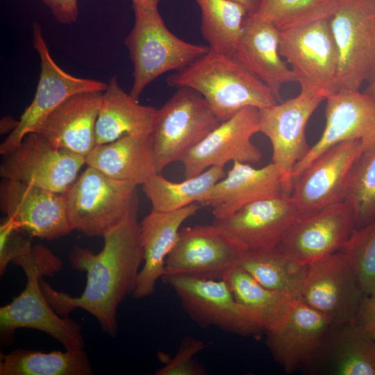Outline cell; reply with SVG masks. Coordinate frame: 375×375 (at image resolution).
I'll return each instance as SVG.
<instances>
[{"instance_id":"obj_1","label":"cell","mask_w":375,"mask_h":375,"mask_svg":"<svg viewBox=\"0 0 375 375\" xmlns=\"http://www.w3.org/2000/svg\"><path fill=\"white\" fill-rule=\"evenodd\" d=\"M103 238V249L97 253L77 245L70 253L72 267L87 274L81 296L58 292L43 277L40 286L48 303L60 316L69 317L73 310L81 308L97 319L103 331L115 336L117 308L128 294H133L144 261L138 208Z\"/></svg>"},{"instance_id":"obj_2","label":"cell","mask_w":375,"mask_h":375,"mask_svg":"<svg viewBox=\"0 0 375 375\" xmlns=\"http://www.w3.org/2000/svg\"><path fill=\"white\" fill-rule=\"evenodd\" d=\"M169 87H187L205 99L220 122L247 107H268L277 100L270 89L231 53L210 49L166 78Z\"/></svg>"},{"instance_id":"obj_3","label":"cell","mask_w":375,"mask_h":375,"mask_svg":"<svg viewBox=\"0 0 375 375\" xmlns=\"http://www.w3.org/2000/svg\"><path fill=\"white\" fill-rule=\"evenodd\" d=\"M133 26L124 40L133 65L130 95L138 100L144 90L163 74L178 71L207 52L208 47L185 41L165 25L158 8L133 4Z\"/></svg>"},{"instance_id":"obj_4","label":"cell","mask_w":375,"mask_h":375,"mask_svg":"<svg viewBox=\"0 0 375 375\" xmlns=\"http://www.w3.org/2000/svg\"><path fill=\"white\" fill-rule=\"evenodd\" d=\"M137 187L88 166L63 194L72 229L103 237L138 207Z\"/></svg>"},{"instance_id":"obj_5","label":"cell","mask_w":375,"mask_h":375,"mask_svg":"<svg viewBox=\"0 0 375 375\" xmlns=\"http://www.w3.org/2000/svg\"><path fill=\"white\" fill-rule=\"evenodd\" d=\"M160 108L151 140L158 173L183 157L220 122L205 99L194 90L181 87Z\"/></svg>"},{"instance_id":"obj_6","label":"cell","mask_w":375,"mask_h":375,"mask_svg":"<svg viewBox=\"0 0 375 375\" xmlns=\"http://www.w3.org/2000/svg\"><path fill=\"white\" fill-rule=\"evenodd\" d=\"M279 53L301 93L326 99L338 92V53L329 19L279 31Z\"/></svg>"},{"instance_id":"obj_7","label":"cell","mask_w":375,"mask_h":375,"mask_svg":"<svg viewBox=\"0 0 375 375\" xmlns=\"http://www.w3.org/2000/svg\"><path fill=\"white\" fill-rule=\"evenodd\" d=\"M329 24L337 46L338 91L375 79V0H342Z\"/></svg>"},{"instance_id":"obj_8","label":"cell","mask_w":375,"mask_h":375,"mask_svg":"<svg viewBox=\"0 0 375 375\" xmlns=\"http://www.w3.org/2000/svg\"><path fill=\"white\" fill-rule=\"evenodd\" d=\"M247 251L233 236L213 223L183 227L166 259L162 278L224 279L239 266Z\"/></svg>"},{"instance_id":"obj_9","label":"cell","mask_w":375,"mask_h":375,"mask_svg":"<svg viewBox=\"0 0 375 375\" xmlns=\"http://www.w3.org/2000/svg\"><path fill=\"white\" fill-rule=\"evenodd\" d=\"M33 39L40 60L36 92L21 115L17 127L1 142L2 156L19 146L26 135L36 132L48 115L67 99L83 92H103L107 88L103 81L76 77L60 68L51 57L38 22L33 24Z\"/></svg>"},{"instance_id":"obj_10","label":"cell","mask_w":375,"mask_h":375,"mask_svg":"<svg viewBox=\"0 0 375 375\" xmlns=\"http://www.w3.org/2000/svg\"><path fill=\"white\" fill-rule=\"evenodd\" d=\"M161 280L171 286L183 310L201 326H215L240 336L262 333L248 310L237 301L225 279L172 276Z\"/></svg>"},{"instance_id":"obj_11","label":"cell","mask_w":375,"mask_h":375,"mask_svg":"<svg viewBox=\"0 0 375 375\" xmlns=\"http://www.w3.org/2000/svg\"><path fill=\"white\" fill-rule=\"evenodd\" d=\"M0 176L64 194L77 179L85 157L53 146L41 134L26 135L3 156Z\"/></svg>"},{"instance_id":"obj_12","label":"cell","mask_w":375,"mask_h":375,"mask_svg":"<svg viewBox=\"0 0 375 375\" xmlns=\"http://www.w3.org/2000/svg\"><path fill=\"white\" fill-rule=\"evenodd\" d=\"M324 100L299 92L295 97L259 109L260 133L270 141L272 162L279 171L285 194H292L293 169L310 149L306 137L308 120Z\"/></svg>"},{"instance_id":"obj_13","label":"cell","mask_w":375,"mask_h":375,"mask_svg":"<svg viewBox=\"0 0 375 375\" xmlns=\"http://www.w3.org/2000/svg\"><path fill=\"white\" fill-rule=\"evenodd\" d=\"M365 296L351 265L338 251L309 266L299 299L339 326L355 322Z\"/></svg>"},{"instance_id":"obj_14","label":"cell","mask_w":375,"mask_h":375,"mask_svg":"<svg viewBox=\"0 0 375 375\" xmlns=\"http://www.w3.org/2000/svg\"><path fill=\"white\" fill-rule=\"evenodd\" d=\"M356 228L354 212L342 201L300 215L276 248L292 259L310 265L338 251Z\"/></svg>"},{"instance_id":"obj_15","label":"cell","mask_w":375,"mask_h":375,"mask_svg":"<svg viewBox=\"0 0 375 375\" xmlns=\"http://www.w3.org/2000/svg\"><path fill=\"white\" fill-rule=\"evenodd\" d=\"M24 290L9 303L0 308L1 345L12 342L19 328H33L50 335L67 350L85 347L81 325L69 317L58 314L48 303L40 286L43 277L37 269L24 271Z\"/></svg>"},{"instance_id":"obj_16","label":"cell","mask_w":375,"mask_h":375,"mask_svg":"<svg viewBox=\"0 0 375 375\" xmlns=\"http://www.w3.org/2000/svg\"><path fill=\"white\" fill-rule=\"evenodd\" d=\"M364 151L360 140L341 142L324 151L296 176L291 197L300 215L342 201L351 170Z\"/></svg>"},{"instance_id":"obj_17","label":"cell","mask_w":375,"mask_h":375,"mask_svg":"<svg viewBox=\"0 0 375 375\" xmlns=\"http://www.w3.org/2000/svg\"><path fill=\"white\" fill-rule=\"evenodd\" d=\"M260 133L259 109H242L211 131L182 158L185 178L197 176L212 167H224L229 162L255 164L262 153L252 142Z\"/></svg>"},{"instance_id":"obj_18","label":"cell","mask_w":375,"mask_h":375,"mask_svg":"<svg viewBox=\"0 0 375 375\" xmlns=\"http://www.w3.org/2000/svg\"><path fill=\"white\" fill-rule=\"evenodd\" d=\"M0 209L30 237L52 240L73 231L64 194L38 186L3 178Z\"/></svg>"},{"instance_id":"obj_19","label":"cell","mask_w":375,"mask_h":375,"mask_svg":"<svg viewBox=\"0 0 375 375\" xmlns=\"http://www.w3.org/2000/svg\"><path fill=\"white\" fill-rule=\"evenodd\" d=\"M322 135L294 167L292 179L331 147L347 140H360L365 151L375 149V99L363 92L340 90L329 96Z\"/></svg>"},{"instance_id":"obj_20","label":"cell","mask_w":375,"mask_h":375,"mask_svg":"<svg viewBox=\"0 0 375 375\" xmlns=\"http://www.w3.org/2000/svg\"><path fill=\"white\" fill-rule=\"evenodd\" d=\"M322 312L296 299L285 323L266 334V345L287 373L318 363L334 328Z\"/></svg>"},{"instance_id":"obj_21","label":"cell","mask_w":375,"mask_h":375,"mask_svg":"<svg viewBox=\"0 0 375 375\" xmlns=\"http://www.w3.org/2000/svg\"><path fill=\"white\" fill-rule=\"evenodd\" d=\"M300 215L291 194L251 203L232 215L213 224L233 236L247 251L276 248L285 233Z\"/></svg>"},{"instance_id":"obj_22","label":"cell","mask_w":375,"mask_h":375,"mask_svg":"<svg viewBox=\"0 0 375 375\" xmlns=\"http://www.w3.org/2000/svg\"><path fill=\"white\" fill-rule=\"evenodd\" d=\"M283 192L281 174L272 162L261 168L238 161L199 202L215 219L226 218L244 206Z\"/></svg>"},{"instance_id":"obj_23","label":"cell","mask_w":375,"mask_h":375,"mask_svg":"<svg viewBox=\"0 0 375 375\" xmlns=\"http://www.w3.org/2000/svg\"><path fill=\"white\" fill-rule=\"evenodd\" d=\"M231 54L270 89L278 102L282 101V87L297 82L280 55L279 31L251 15L244 20L241 37Z\"/></svg>"},{"instance_id":"obj_24","label":"cell","mask_w":375,"mask_h":375,"mask_svg":"<svg viewBox=\"0 0 375 375\" xmlns=\"http://www.w3.org/2000/svg\"><path fill=\"white\" fill-rule=\"evenodd\" d=\"M198 203L169 212L151 210L140 223L144 261L133 296L141 299L151 295L165 273L166 259L178 240L183 223L199 210Z\"/></svg>"},{"instance_id":"obj_25","label":"cell","mask_w":375,"mask_h":375,"mask_svg":"<svg viewBox=\"0 0 375 375\" xmlns=\"http://www.w3.org/2000/svg\"><path fill=\"white\" fill-rule=\"evenodd\" d=\"M102 92H83L67 99L48 115L36 133L58 148L86 157L96 147Z\"/></svg>"},{"instance_id":"obj_26","label":"cell","mask_w":375,"mask_h":375,"mask_svg":"<svg viewBox=\"0 0 375 375\" xmlns=\"http://www.w3.org/2000/svg\"><path fill=\"white\" fill-rule=\"evenodd\" d=\"M85 165L112 179L138 186L158 173L151 133L129 134L97 145L85 157Z\"/></svg>"},{"instance_id":"obj_27","label":"cell","mask_w":375,"mask_h":375,"mask_svg":"<svg viewBox=\"0 0 375 375\" xmlns=\"http://www.w3.org/2000/svg\"><path fill=\"white\" fill-rule=\"evenodd\" d=\"M158 108L140 104L126 93L113 76L102 92L96 123V146L124 135L151 133Z\"/></svg>"},{"instance_id":"obj_28","label":"cell","mask_w":375,"mask_h":375,"mask_svg":"<svg viewBox=\"0 0 375 375\" xmlns=\"http://www.w3.org/2000/svg\"><path fill=\"white\" fill-rule=\"evenodd\" d=\"M322 362L329 374L375 375V343L356 322L335 326L318 363Z\"/></svg>"},{"instance_id":"obj_29","label":"cell","mask_w":375,"mask_h":375,"mask_svg":"<svg viewBox=\"0 0 375 375\" xmlns=\"http://www.w3.org/2000/svg\"><path fill=\"white\" fill-rule=\"evenodd\" d=\"M224 279L262 332H273L285 323L295 299L263 286L239 266L230 271Z\"/></svg>"},{"instance_id":"obj_30","label":"cell","mask_w":375,"mask_h":375,"mask_svg":"<svg viewBox=\"0 0 375 375\" xmlns=\"http://www.w3.org/2000/svg\"><path fill=\"white\" fill-rule=\"evenodd\" d=\"M92 366L83 349L44 353L17 349L0 353V375H91Z\"/></svg>"},{"instance_id":"obj_31","label":"cell","mask_w":375,"mask_h":375,"mask_svg":"<svg viewBox=\"0 0 375 375\" xmlns=\"http://www.w3.org/2000/svg\"><path fill=\"white\" fill-rule=\"evenodd\" d=\"M309 266L287 256L276 247L247 251L239 267L263 286L299 299Z\"/></svg>"},{"instance_id":"obj_32","label":"cell","mask_w":375,"mask_h":375,"mask_svg":"<svg viewBox=\"0 0 375 375\" xmlns=\"http://www.w3.org/2000/svg\"><path fill=\"white\" fill-rule=\"evenodd\" d=\"M225 175L223 167H212L183 181L172 182L157 173L149 178L142 188L151 203V210L169 212L199 203Z\"/></svg>"},{"instance_id":"obj_33","label":"cell","mask_w":375,"mask_h":375,"mask_svg":"<svg viewBox=\"0 0 375 375\" xmlns=\"http://www.w3.org/2000/svg\"><path fill=\"white\" fill-rule=\"evenodd\" d=\"M201 11V33L210 49L232 53L241 37L245 8L232 0H195Z\"/></svg>"},{"instance_id":"obj_34","label":"cell","mask_w":375,"mask_h":375,"mask_svg":"<svg viewBox=\"0 0 375 375\" xmlns=\"http://www.w3.org/2000/svg\"><path fill=\"white\" fill-rule=\"evenodd\" d=\"M342 0H260L251 15L283 31L330 19Z\"/></svg>"},{"instance_id":"obj_35","label":"cell","mask_w":375,"mask_h":375,"mask_svg":"<svg viewBox=\"0 0 375 375\" xmlns=\"http://www.w3.org/2000/svg\"><path fill=\"white\" fill-rule=\"evenodd\" d=\"M343 201L354 212L356 228L375 221V149L365 151L354 163Z\"/></svg>"},{"instance_id":"obj_36","label":"cell","mask_w":375,"mask_h":375,"mask_svg":"<svg viewBox=\"0 0 375 375\" xmlns=\"http://www.w3.org/2000/svg\"><path fill=\"white\" fill-rule=\"evenodd\" d=\"M339 251L351 265L365 295H375V221L355 228Z\"/></svg>"},{"instance_id":"obj_37","label":"cell","mask_w":375,"mask_h":375,"mask_svg":"<svg viewBox=\"0 0 375 375\" xmlns=\"http://www.w3.org/2000/svg\"><path fill=\"white\" fill-rule=\"evenodd\" d=\"M208 343L190 336H185L176 352L166 364L158 369L156 375H204V367L199 364L194 356L203 351Z\"/></svg>"},{"instance_id":"obj_38","label":"cell","mask_w":375,"mask_h":375,"mask_svg":"<svg viewBox=\"0 0 375 375\" xmlns=\"http://www.w3.org/2000/svg\"><path fill=\"white\" fill-rule=\"evenodd\" d=\"M25 232L18 228L8 217L0 226V275L5 273L8 263L22 256L33 247Z\"/></svg>"},{"instance_id":"obj_39","label":"cell","mask_w":375,"mask_h":375,"mask_svg":"<svg viewBox=\"0 0 375 375\" xmlns=\"http://www.w3.org/2000/svg\"><path fill=\"white\" fill-rule=\"evenodd\" d=\"M12 263L19 265L24 270L38 269L43 276H52L62 267L61 260L50 249L42 244L33 246L29 251L15 258Z\"/></svg>"},{"instance_id":"obj_40","label":"cell","mask_w":375,"mask_h":375,"mask_svg":"<svg viewBox=\"0 0 375 375\" xmlns=\"http://www.w3.org/2000/svg\"><path fill=\"white\" fill-rule=\"evenodd\" d=\"M50 10L54 18L63 24L75 22L78 17V0H40Z\"/></svg>"},{"instance_id":"obj_41","label":"cell","mask_w":375,"mask_h":375,"mask_svg":"<svg viewBox=\"0 0 375 375\" xmlns=\"http://www.w3.org/2000/svg\"><path fill=\"white\" fill-rule=\"evenodd\" d=\"M355 322L363 328L375 343V295L364 297Z\"/></svg>"},{"instance_id":"obj_42","label":"cell","mask_w":375,"mask_h":375,"mask_svg":"<svg viewBox=\"0 0 375 375\" xmlns=\"http://www.w3.org/2000/svg\"><path fill=\"white\" fill-rule=\"evenodd\" d=\"M19 120H15L11 116H5L0 121V133L6 134L12 133L17 127Z\"/></svg>"},{"instance_id":"obj_43","label":"cell","mask_w":375,"mask_h":375,"mask_svg":"<svg viewBox=\"0 0 375 375\" xmlns=\"http://www.w3.org/2000/svg\"><path fill=\"white\" fill-rule=\"evenodd\" d=\"M242 6L248 15L253 13L257 8L260 0H232Z\"/></svg>"},{"instance_id":"obj_44","label":"cell","mask_w":375,"mask_h":375,"mask_svg":"<svg viewBox=\"0 0 375 375\" xmlns=\"http://www.w3.org/2000/svg\"><path fill=\"white\" fill-rule=\"evenodd\" d=\"M133 4H136L138 6L151 8H158V3L160 0H131Z\"/></svg>"},{"instance_id":"obj_45","label":"cell","mask_w":375,"mask_h":375,"mask_svg":"<svg viewBox=\"0 0 375 375\" xmlns=\"http://www.w3.org/2000/svg\"><path fill=\"white\" fill-rule=\"evenodd\" d=\"M364 92L375 99V79L369 83Z\"/></svg>"}]
</instances>
